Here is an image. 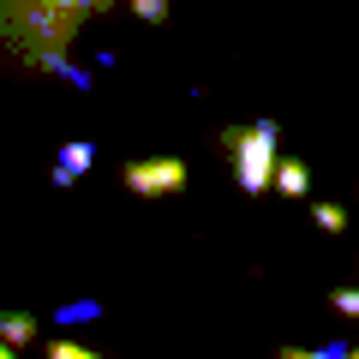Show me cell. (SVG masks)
<instances>
[{
	"label": "cell",
	"mask_w": 359,
	"mask_h": 359,
	"mask_svg": "<svg viewBox=\"0 0 359 359\" xmlns=\"http://www.w3.org/2000/svg\"><path fill=\"white\" fill-rule=\"evenodd\" d=\"M341 318H359V287H335V299H330Z\"/></svg>",
	"instance_id": "10"
},
{
	"label": "cell",
	"mask_w": 359,
	"mask_h": 359,
	"mask_svg": "<svg viewBox=\"0 0 359 359\" xmlns=\"http://www.w3.org/2000/svg\"><path fill=\"white\" fill-rule=\"evenodd\" d=\"M66 6H78V13H114L120 0H66Z\"/></svg>",
	"instance_id": "12"
},
{
	"label": "cell",
	"mask_w": 359,
	"mask_h": 359,
	"mask_svg": "<svg viewBox=\"0 0 359 359\" xmlns=\"http://www.w3.org/2000/svg\"><path fill=\"white\" fill-rule=\"evenodd\" d=\"M48 353H54V359H102V353H90V347H78V341H54Z\"/></svg>",
	"instance_id": "11"
},
{
	"label": "cell",
	"mask_w": 359,
	"mask_h": 359,
	"mask_svg": "<svg viewBox=\"0 0 359 359\" xmlns=\"http://www.w3.org/2000/svg\"><path fill=\"white\" fill-rule=\"evenodd\" d=\"M311 222H318L323 233H347V210L341 204H318V210H311Z\"/></svg>",
	"instance_id": "9"
},
{
	"label": "cell",
	"mask_w": 359,
	"mask_h": 359,
	"mask_svg": "<svg viewBox=\"0 0 359 359\" xmlns=\"http://www.w3.org/2000/svg\"><path fill=\"white\" fill-rule=\"evenodd\" d=\"M84 13L66 0H0V36L25 66H42L48 54H66L78 42Z\"/></svg>",
	"instance_id": "1"
},
{
	"label": "cell",
	"mask_w": 359,
	"mask_h": 359,
	"mask_svg": "<svg viewBox=\"0 0 359 359\" xmlns=\"http://www.w3.org/2000/svg\"><path fill=\"white\" fill-rule=\"evenodd\" d=\"M126 192H138V198H174V192H186V180H192V168L180 162V156H150V162H126Z\"/></svg>",
	"instance_id": "3"
},
{
	"label": "cell",
	"mask_w": 359,
	"mask_h": 359,
	"mask_svg": "<svg viewBox=\"0 0 359 359\" xmlns=\"http://www.w3.org/2000/svg\"><path fill=\"white\" fill-rule=\"evenodd\" d=\"M96 162V144H84V138H72V144H60V156H54V186H72L84 168Z\"/></svg>",
	"instance_id": "4"
},
{
	"label": "cell",
	"mask_w": 359,
	"mask_h": 359,
	"mask_svg": "<svg viewBox=\"0 0 359 359\" xmlns=\"http://www.w3.org/2000/svg\"><path fill=\"white\" fill-rule=\"evenodd\" d=\"M222 156L233 162L240 192H269L276 186V120H252V126H228L222 132Z\"/></svg>",
	"instance_id": "2"
},
{
	"label": "cell",
	"mask_w": 359,
	"mask_h": 359,
	"mask_svg": "<svg viewBox=\"0 0 359 359\" xmlns=\"http://www.w3.org/2000/svg\"><path fill=\"white\" fill-rule=\"evenodd\" d=\"M347 353H353V347H347V341H323V347H318V353H311V359H347Z\"/></svg>",
	"instance_id": "13"
},
{
	"label": "cell",
	"mask_w": 359,
	"mask_h": 359,
	"mask_svg": "<svg viewBox=\"0 0 359 359\" xmlns=\"http://www.w3.org/2000/svg\"><path fill=\"white\" fill-rule=\"evenodd\" d=\"M276 192L282 198H306L311 192V168L299 162V156H282V162H276Z\"/></svg>",
	"instance_id": "5"
},
{
	"label": "cell",
	"mask_w": 359,
	"mask_h": 359,
	"mask_svg": "<svg viewBox=\"0 0 359 359\" xmlns=\"http://www.w3.org/2000/svg\"><path fill=\"white\" fill-rule=\"evenodd\" d=\"M60 323H90V318H102V299H72V306L54 311Z\"/></svg>",
	"instance_id": "8"
},
{
	"label": "cell",
	"mask_w": 359,
	"mask_h": 359,
	"mask_svg": "<svg viewBox=\"0 0 359 359\" xmlns=\"http://www.w3.org/2000/svg\"><path fill=\"white\" fill-rule=\"evenodd\" d=\"M30 335H36V318H30V311H13V318H0V341H13V347H25Z\"/></svg>",
	"instance_id": "6"
},
{
	"label": "cell",
	"mask_w": 359,
	"mask_h": 359,
	"mask_svg": "<svg viewBox=\"0 0 359 359\" xmlns=\"http://www.w3.org/2000/svg\"><path fill=\"white\" fill-rule=\"evenodd\" d=\"M132 13H138V25H168L174 18V0H132Z\"/></svg>",
	"instance_id": "7"
}]
</instances>
